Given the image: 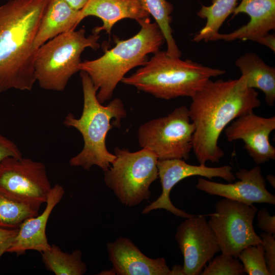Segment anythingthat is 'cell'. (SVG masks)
I'll return each mask as SVG.
<instances>
[{
  "label": "cell",
  "mask_w": 275,
  "mask_h": 275,
  "mask_svg": "<svg viewBox=\"0 0 275 275\" xmlns=\"http://www.w3.org/2000/svg\"><path fill=\"white\" fill-rule=\"evenodd\" d=\"M18 230V228L9 229L0 227V258L5 253H7Z\"/></svg>",
  "instance_id": "cell-30"
},
{
  "label": "cell",
  "mask_w": 275,
  "mask_h": 275,
  "mask_svg": "<svg viewBox=\"0 0 275 275\" xmlns=\"http://www.w3.org/2000/svg\"><path fill=\"white\" fill-rule=\"evenodd\" d=\"M258 211L253 205L225 198L216 203L215 211L209 215L208 223L222 253L237 258L245 247L261 243L253 227Z\"/></svg>",
  "instance_id": "cell-9"
},
{
  "label": "cell",
  "mask_w": 275,
  "mask_h": 275,
  "mask_svg": "<svg viewBox=\"0 0 275 275\" xmlns=\"http://www.w3.org/2000/svg\"><path fill=\"white\" fill-rule=\"evenodd\" d=\"M73 9L81 10L89 0H63Z\"/></svg>",
  "instance_id": "cell-32"
},
{
  "label": "cell",
  "mask_w": 275,
  "mask_h": 275,
  "mask_svg": "<svg viewBox=\"0 0 275 275\" xmlns=\"http://www.w3.org/2000/svg\"><path fill=\"white\" fill-rule=\"evenodd\" d=\"M64 193V188L61 185L57 184L52 187L43 212L26 219L20 225L7 253H15L19 256L29 250L42 253L49 249L50 245L46 235L47 224L53 209L60 202Z\"/></svg>",
  "instance_id": "cell-16"
},
{
  "label": "cell",
  "mask_w": 275,
  "mask_h": 275,
  "mask_svg": "<svg viewBox=\"0 0 275 275\" xmlns=\"http://www.w3.org/2000/svg\"><path fill=\"white\" fill-rule=\"evenodd\" d=\"M247 14L249 22L229 34L218 33L213 41H232L239 39L255 41L275 29V0H242L233 14Z\"/></svg>",
  "instance_id": "cell-17"
},
{
  "label": "cell",
  "mask_w": 275,
  "mask_h": 275,
  "mask_svg": "<svg viewBox=\"0 0 275 275\" xmlns=\"http://www.w3.org/2000/svg\"><path fill=\"white\" fill-rule=\"evenodd\" d=\"M171 275H184L183 266L174 265L171 269Z\"/></svg>",
  "instance_id": "cell-33"
},
{
  "label": "cell",
  "mask_w": 275,
  "mask_h": 275,
  "mask_svg": "<svg viewBox=\"0 0 275 275\" xmlns=\"http://www.w3.org/2000/svg\"><path fill=\"white\" fill-rule=\"evenodd\" d=\"M175 239L183 257L184 275H198L220 251L215 235L204 215L186 218L177 227Z\"/></svg>",
  "instance_id": "cell-12"
},
{
  "label": "cell",
  "mask_w": 275,
  "mask_h": 275,
  "mask_svg": "<svg viewBox=\"0 0 275 275\" xmlns=\"http://www.w3.org/2000/svg\"><path fill=\"white\" fill-rule=\"evenodd\" d=\"M157 166L162 192L156 200L143 209L142 214L149 213L154 210L163 209L177 216L185 218L189 217L193 214L177 208L170 200L171 190L177 183L185 178L194 176H200L210 180L213 177H219L228 182H232L236 179L232 172V168L228 165L208 167L205 164L191 165L183 159H173L158 160Z\"/></svg>",
  "instance_id": "cell-11"
},
{
  "label": "cell",
  "mask_w": 275,
  "mask_h": 275,
  "mask_svg": "<svg viewBox=\"0 0 275 275\" xmlns=\"http://www.w3.org/2000/svg\"><path fill=\"white\" fill-rule=\"evenodd\" d=\"M80 23L79 11L63 0H50L41 18L34 41L35 48L65 32L75 30Z\"/></svg>",
  "instance_id": "cell-19"
},
{
  "label": "cell",
  "mask_w": 275,
  "mask_h": 275,
  "mask_svg": "<svg viewBox=\"0 0 275 275\" xmlns=\"http://www.w3.org/2000/svg\"><path fill=\"white\" fill-rule=\"evenodd\" d=\"M195 129L188 108L183 105L141 125L138 140L141 147L152 152L158 160H186L193 149Z\"/></svg>",
  "instance_id": "cell-8"
},
{
  "label": "cell",
  "mask_w": 275,
  "mask_h": 275,
  "mask_svg": "<svg viewBox=\"0 0 275 275\" xmlns=\"http://www.w3.org/2000/svg\"><path fill=\"white\" fill-rule=\"evenodd\" d=\"M9 157L20 158L22 156L17 145L0 133V163Z\"/></svg>",
  "instance_id": "cell-28"
},
{
  "label": "cell",
  "mask_w": 275,
  "mask_h": 275,
  "mask_svg": "<svg viewBox=\"0 0 275 275\" xmlns=\"http://www.w3.org/2000/svg\"><path fill=\"white\" fill-rule=\"evenodd\" d=\"M257 212L259 228L265 233L275 234V216L271 215L266 207Z\"/></svg>",
  "instance_id": "cell-29"
},
{
  "label": "cell",
  "mask_w": 275,
  "mask_h": 275,
  "mask_svg": "<svg viewBox=\"0 0 275 275\" xmlns=\"http://www.w3.org/2000/svg\"><path fill=\"white\" fill-rule=\"evenodd\" d=\"M149 15L141 0H89L79 10V21L89 16L97 17L103 24L95 28L93 33L105 31L110 35L113 26L120 20L130 18L139 22Z\"/></svg>",
  "instance_id": "cell-18"
},
{
  "label": "cell",
  "mask_w": 275,
  "mask_h": 275,
  "mask_svg": "<svg viewBox=\"0 0 275 275\" xmlns=\"http://www.w3.org/2000/svg\"><path fill=\"white\" fill-rule=\"evenodd\" d=\"M51 188L42 162L22 157H9L0 163V193L41 205L46 203Z\"/></svg>",
  "instance_id": "cell-10"
},
{
  "label": "cell",
  "mask_w": 275,
  "mask_h": 275,
  "mask_svg": "<svg viewBox=\"0 0 275 275\" xmlns=\"http://www.w3.org/2000/svg\"><path fill=\"white\" fill-rule=\"evenodd\" d=\"M40 206L18 201L0 193V227L18 229L26 219L38 215Z\"/></svg>",
  "instance_id": "cell-24"
},
{
  "label": "cell",
  "mask_w": 275,
  "mask_h": 275,
  "mask_svg": "<svg viewBox=\"0 0 275 275\" xmlns=\"http://www.w3.org/2000/svg\"><path fill=\"white\" fill-rule=\"evenodd\" d=\"M106 246L115 274L171 275L164 258L146 256L128 238L120 237Z\"/></svg>",
  "instance_id": "cell-15"
},
{
  "label": "cell",
  "mask_w": 275,
  "mask_h": 275,
  "mask_svg": "<svg viewBox=\"0 0 275 275\" xmlns=\"http://www.w3.org/2000/svg\"><path fill=\"white\" fill-rule=\"evenodd\" d=\"M100 36H86L84 28L71 30L48 40L36 50L34 62L36 80L49 91L64 90L70 78L79 70L80 56L88 47L98 49Z\"/></svg>",
  "instance_id": "cell-6"
},
{
  "label": "cell",
  "mask_w": 275,
  "mask_h": 275,
  "mask_svg": "<svg viewBox=\"0 0 275 275\" xmlns=\"http://www.w3.org/2000/svg\"><path fill=\"white\" fill-rule=\"evenodd\" d=\"M245 272L237 258L222 253L208 262L201 275H242Z\"/></svg>",
  "instance_id": "cell-26"
},
{
  "label": "cell",
  "mask_w": 275,
  "mask_h": 275,
  "mask_svg": "<svg viewBox=\"0 0 275 275\" xmlns=\"http://www.w3.org/2000/svg\"><path fill=\"white\" fill-rule=\"evenodd\" d=\"M237 258L242 262L244 270L249 275H270L261 243L245 247L240 252Z\"/></svg>",
  "instance_id": "cell-25"
},
{
  "label": "cell",
  "mask_w": 275,
  "mask_h": 275,
  "mask_svg": "<svg viewBox=\"0 0 275 275\" xmlns=\"http://www.w3.org/2000/svg\"><path fill=\"white\" fill-rule=\"evenodd\" d=\"M241 75L246 76L248 88L258 89L265 95L269 106L275 101V68L266 64L256 53L246 52L235 62Z\"/></svg>",
  "instance_id": "cell-20"
},
{
  "label": "cell",
  "mask_w": 275,
  "mask_h": 275,
  "mask_svg": "<svg viewBox=\"0 0 275 275\" xmlns=\"http://www.w3.org/2000/svg\"><path fill=\"white\" fill-rule=\"evenodd\" d=\"M49 1L10 0L0 6V93L32 89L34 41Z\"/></svg>",
  "instance_id": "cell-2"
},
{
  "label": "cell",
  "mask_w": 275,
  "mask_h": 275,
  "mask_svg": "<svg viewBox=\"0 0 275 275\" xmlns=\"http://www.w3.org/2000/svg\"><path fill=\"white\" fill-rule=\"evenodd\" d=\"M149 13L155 20L162 33L167 45V53L173 57L180 58L181 53L174 40L171 26V14L173 10L172 4L167 0H141Z\"/></svg>",
  "instance_id": "cell-23"
},
{
  "label": "cell",
  "mask_w": 275,
  "mask_h": 275,
  "mask_svg": "<svg viewBox=\"0 0 275 275\" xmlns=\"http://www.w3.org/2000/svg\"><path fill=\"white\" fill-rule=\"evenodd\" d=\"M266 266L270 275L275 274V235L263 232L260 234Z\"/></svg>",
  "instance_id": "cell-27"
},
{
  "label": "cell",
  "mask_w": 275,
  "mask_h": 275,
  "mask_svg": "<svg viewBox=\"0 0 275 275\" xmlns=\"http://www.w3.org/2000/svg\"><path fill=\"white\" fill-rule=\"evenodd\" d=\"M255 42L265 45L270 48L273 52L275 51V36L274 34L264 35L258 38Z\"/></svg>",
  "instance_id": "cell-31"
},
{
  "label": "cell",
  "mask_w": 275,
  "mask_h": 275,
  "mask_svg": "<svg viewBox=\"0 0 275 275\" xmlns=\"http://www.w3.org/2000/svg\"><path fill=\"white\" fill-rule=\"evenodd\" d=\"M190 60L169 56L158 51L129 77L121 81L155 97L169 100L179 97H191L212 77L225 73Z\"/></svg>",
  "instance_id": "cell-5"
},
{
  "label": "cell",
  "mask_w": 275,
  "mask_h": 275,
  "mask_svg": "<svg viewBox=\"0 0 275 275\" xmlns=\"http://www.w3.org/2000/svg\"><path fill=\"white\" fill-rule=\"evenodd\" d=\"M266 179L269 183L274 188L275 187V178L274 176L272 175H268Z\"/></svg>",
  "instance_id": "cell-34"
},
{
  "label": "cell",
  "mask_w": 275,
  "mask_h": 275,
  "mask_svg": "<svg viewBox=\"0 0 275 275\" xmlns=\"http://www.w3.org/2000/svg\"><path fill=\"white\" fill-rule=\"evenodd\" d=\"M234 175L239 180L227 184L200 178L196 187L210 195L223 197L247 205L255 203L275 204V196L266 189L265 180L259 166L249 170L240 169Z\"/></svg>",
  "instance_id": "cell-14"
},
{
  "label": "cell",
  "mask_w": 275,
  "mask_h": 275,
  "mask_svg": "<svg viewBox=\"0 0 275 275\" xmlns=\"http://www.w3.org/2000/svg\"><path fill=\"white\" fill-rule=\"evenodd\" d=\"M80 71L84 96L82 114L79 118L68 114L63 124L78 130L84 144L82 150L70 159L69 164L86 170L97 166L105 172L116 158L106 148V135L113 127L121 126V121L126 117L127 112L119 98L103 105L97 98V90L90 76L86 72Z\"/></svg>",
  "instance_id": "cell-3"
},
{
  "label": "cell",
  "mask_w": 275,
  "mask_h": 275,
  "mask_svg": "<svg viewBox=\"0 0 275 275\" xmlns=\"http://www.w3.org/2000/svg\"><path fill=\"white\" fill-rule=\"evenodd\" d=\"M41 254L46 269L56 275H82L87 271V266L81 260L82 252L80 250L68 253L52 244Z\"/></svg>",
  "instance_id": "cell-22"
},
{
  "label": "cell",
  "mask_w": 275,
  "mask_h": 275,
  "mask_svg": "<svg viewBox=\"0 0 275 275\" xmlns=\"http://www.w3.org/2000/svg\"><path fill=\"white\" fill-rule=\"evenodd\" d=\"M225 128L229 142L241 140L244 147L258 165L275 159V148L269 135L275 129V117H260L251 112L237 118Z\"/></svg>",
  "instance_id": "cell-13"
},
{
  "label": "cell",
  "mask_w": 275,
  "mask_h": 275,
  "mask_svg": "<svg viewBox=\"0 0 275 275\" xmlns=\"http://www.w3.org/2000/svg\"><path fill=\"white\" fill-rule=\"evenodd\" d=\"M238 0H212L211 5L202 6L197 13L199 17L206 19L205 26L194 36L193 41H213L227 18L237 6Z\"/></svg>",
  "instance_id": "cell-21"
},
{
  "label": "cell",
  "mask_w": 275,
  "mask_h": 275,
  "mask_svg": "<svg viewBox=\"0 0 275 275\" xmlns=\"http://www.w3.org/2000/svg\"><path fill=\"white\" fill-rule=\"evenodd\" d=\"M246 76L208 80L191 97L189 110L195 126L193 150L201 164L218 163L224 152L218 146L222 131L234 120L261 105L258 94L246 85Z\"/></svg>",
  "instance_id": "cell-1"
},
{
  "label": "cell",
  "mask_w": 275,
  "mask_h": 275,
  "mask_svg": "<svg viewBox=\"0 0 275 275\" xmlns=\"http://www.w3.org/2000/svg\"><path fill=\"white\" fill-rule=\"evenodd\" d=\"M138 22L141 28L135 35L127 40L115 38V47L100 58L79 65V70L88 74L98 91L97 98L101 104L111 99L116 86L129 70L144 65L148 54L159 51L165 42L156 22L151 23L149 18Z\"/></svg>",
  "instance_id": "cell-4"
},
{
  "label": "cell",
  "mask_w": 275,
  "mask_h": 275,
  "mask_svg": "<svg viewBox=\"0 0 275 275\" xmlns=\"http://www.w3.org/2000/svg\"><path fill=\"white\" fill-rule=\"evenodd\" d=\"M114 152L115 159L104 172L105 185L125 206L134 207L148 200L150 186L158 178L156 155L144 148L131 152L116 147Z\"/></svg>",
  "instance_id": "cell-7"
}]
</instances>
